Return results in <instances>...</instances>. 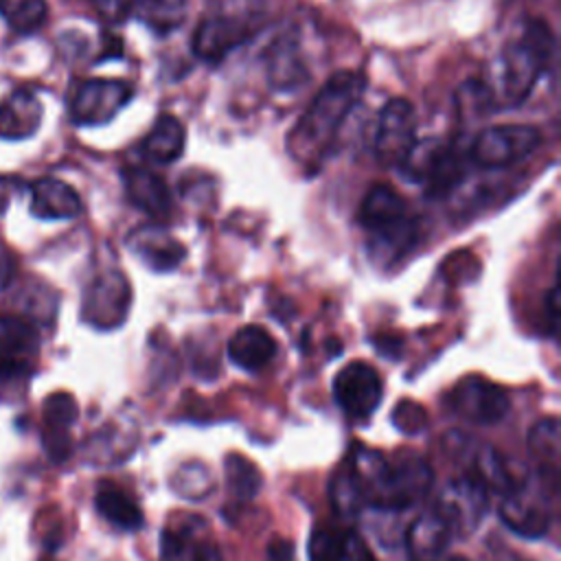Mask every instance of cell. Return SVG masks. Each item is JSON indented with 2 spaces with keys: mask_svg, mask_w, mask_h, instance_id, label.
<instances>
[{
  "mask_svg": "<svg viewBox=\"0 0 561 561\" xmlns=\"http://www.w3.org/2000/svg\"><path fill=\"white\" fill-rule=\"evenodd\" d=\"M366 77L357 70L335 72L313 96L289 136V151L296 162L316 167L331 149L342 123L359 103Z\"/></svg>",
  "mask_w": 561,
  "mask_h": 561,
  "instance_id": "cell-1",
  "label": "cell"
},
{
  "mask_svg": "<svg viewBox=\"0 0 561 561\" xmlns=\"http://www.w3.org/2000/svg\"><path fill=\"white\" fill-rule=\"evenodd\" d=\"M364 497L381 511H401L421 502L434 484L430 462L416 454H401L388 460L381 451L357 445L348 458Z\"/></svg>",
  "mask_w": 561,
  "mask_h": 561,
  "instance_id": "cell-2",
  "label": "cell"
},
{
  "mask_svg": "<svg viewBox=\"0 0 561 561\" xmlns=\"http://www.w3.org/2000/svg\"><path fill=\"white\" fill-rule=\"evenodd\" d=\"M554 53V37L546 22L530 20L522 35L502 53V96L508 105L528 99Z\"/></svg>",
  "mask_w": 561,
  "mask_h": 561,
  "instance_id": "cell-3",
  "label": "cell"
},
{
  "mask_svg": "<svg viewBox=\"0 0 561 561\" xmlns=\"http://www.w3.org/2000/svg\"><path fill=\"white\" fill-rule=\"evenodd\" d=\"M554 493L557 478L537 471L535 480L524 478L513 491L502 497L500 519L519 537H543L552 522L550 497H554Z\"/></svg>",
  "mask_w": 561,
  "mask_h": 561,
  "instance_id": "cell-4",
  "label": "cell"
},
{
  "mask_svg": "<svg viewBox=\"0 0 561 561\" xmlns=\"http://www.w3.org/2000/svg\"><path fill=\"white\" fill-rule=\"evenodd\" d=\"M357 219L383 250L405 252L414 241V221L405 199L388 184H375L366 193Z\"/></svg>",
  "mask_w": 561,
  "mask_h": 561,
  "instance_id": "cell-5",
  "label": "cell"
},
{
  "mask_svg": "<svg viewBox=\"0 0 561 561\" xmlns=\"http://www.w3.org/2000/svg\"><path fill=\"white\" fill-rule=\"evenodd\" d=\"M405 180L423 184L430 195H443L456 186L465 173L456 149L438 138L416 140L399 164Z\"/></svg>",
  "mask_w": 561,
  "mask_h": 561,
  "instance_id": "cell-6",
  "label": "cell"
},
{
  "mask_svg": "<svg viewBox=\"0 0 561 561\" xmlns=\"http://www.w3.org/2000/svg\"><path fill=\"white\" fill-rule=\"evenodd\" d=\"M541 142V134L535 125L504 123L482 129L469 149L473 164L484 169L511 167L528 158Z\"/></svg>",
  "mask_w": 561,
  "mask_h": 561,
  "instance_id": "cell-7",
  "label": "cell"
},
{
  "mask_svg": "<svg viewBox=\"0 0 561 561\" xmlns=\"http://www.w3.org/2000/svg\"><path fill=\"white\" fill-rule=\"evenodd\" d=\"M131 305L129 280L116 272H101L85 287L81 300V320L94 329H116L125 322Z\"/></svg>",
  "mask_w": 561,
  "mask_h": 561,
  "instance_id": "cell-8",
  "label": "cell"
},
{
  "mask_svg": "<svg viewBox=\"0 0 561 561\" xmlns=\"http://www.w3.org/2000/svg\"><path fill=\"white\" fill-rule=\"evenodd\" d=\"M416 110L408 99H390L377 118L375 129V156L381 167L394 169L401 164L410 147L416 142Z\"/></svg>",
  "mask_w": 561,
  "mask_h": 561,
  "instance_id": "cell-9",
  "label": "cell"
},
{
  "mask_svg": "<svg viewBox=\"0 0 561 561\" xmlns=\"http://www.w3.org/2000/svg\"><path fill=\"white\" fill-rule=\"evenodd\" d=\"M134 96V88L121 79H88L70 99V121L94 127L110 123Z\"/></svg>",
  "mask_w": 561,
  "mask_h": 561,
  "instance_id": "cell-10",
  "label": "cell"
},
{
  "mask_svg": "<svg viewBox=\"0 0 561 561\" xmlns=\"http://www.w3.org/2000/svg\"><path fill=\"white\" fill-rule=\"evenodd\" d=\"M489 506V491L471 476H458L449 480L436 502V513L447 522L454 535L471 533Z\"/></svg>",
  "mask_w": 561,
  "mask_h": 561,
  "instance_id": "cell-11",
  "label": "cell"
},
{
  "mask_svg": "<svg viewBox=\"0 0 561 561\" xmlns=\"http://www.w3.org/2000/svg\"><path fill=\"white\" fill-rule=\"evenodd\" d=\"M381 397V377L368 362L355 359L333 377V399L351 419H368L379 408Z\"/></svg>",
  "mask_w": 561,
  "mask_h": 561,
  "instance_id": "cell-12",
  "label": "cell"
},
{
  "mask_svg": "<svg viewBox=\"0 0 561 561\" xmlns=\"http://www.w3.org/2000/svg\"><path fill=\"white\" fill-rule=\"evenodd\" d=\"M449 403L456 414L480 425L497 423L508 412L506 392L497 383L478 375L460 379L449 394Z\"/></svg>",
  "mask_w": 561,
  "mask_h": 561,
  "instance_id": "cell-13",
  "label": "cell"
},
{
  "mask_svg": "<svg viewBox=\"0 0 561 561\" xmlns=\"http://www.w3.org/2000/svg\"><path fill=\"white\" fill-rule=\"evenodd\" d=\"M160 554L164 561H221L206 522L197 515H175L164 526Z\"/></svg>",
  "mask_w": 561,
  "mask_h": 561,
  "instance_id": "cell-14",
  "label": "cell"
},
{
  "mask_svg": "<svg viewBox=\"0 0 561 561\" xmlns=\"http://www.w3.org/2000/svg\"><path fill=\"white\" fill-rule=\"evenodd\" d=\"M248 24L234 15H208L204 18L191 39V50L195 57L208 64H219L228 53L248 39Z\"/></svg>",
  "mask_w": 561,
  "mask_h": 561,
  "instance_id": "cell-15",
  "label": "cell"
},
{
  "mask_svg": "<svg viewBox=\"0 0 561 561\" xmlns=\"http://www.w3.org/2000/svg\"><path fill=\"white\" fill-rule=\"evenodd\" d=\"M127 243L131 252L153 272H171L186 256V248L167 228L158 224L134 230Z\"/></svg>",
  "mask_w": 561,
  "mask_h": 561,
  "instance_id": "cell-16",
  "label": "cell"
},
{
  "mask_svg": "<svg viewBox=\"0 0 561 561\" xmlns=\"http://www.w3.org/2000/svg\"><path fill=\"white\" fill-rule=\"evenodd\" d=\"M454 533L436 508L421 513L405 530V554L410 561H438Z\"/></svg>",
  "mask_w": 561,
  "mask_h": 561,
  "instance_id": "cell-17",
  "label": "cell"
},
{
  "mask_svg": "<svg viewBox=\"0 0 561 561\" xmlns=\"http://www.w3.org/2000/svg\"><path fill=\"white\" fill-rule=\"evenodd\" d=\"M127 199L153 219L171 213V193L164 180L147 167H127L123 171Z\"/></svg>",
  "mask_w": 561,
  "mask_h": 561,
  "instance_id": "cell-18",
  "label": "cell"
},
{
  "mask_svg": "<svg viewBox=\"0 0 561 561\" xmlns=\"http://www.w3.org/2000/svg\"><path fill=\"white\" fill-rule=\"evenodd\" d=\"M81 208L79 193L57 178H39L31 184V213L37 219H72Z\"/></svg>",
  "mask_w": 561,
  "mask_h": 561,
  "instance_id": "cell-19",
  "label": "cell"
},
{
  "mask_svg": "<svg viewBox=\"0 0 561 561\" xmlns=\"http://www.w3.org/2000/svg\"><path fill=\"white\" fill-rule=\"evenodd\" d=\"M42 125V103L28 90H15L0 101V138L22 140Z\"/></svg>",
  "mask_w": 561,
  "mask_h": 561,
  "instance_id": "cell-20",
  "label": "cell"
},
{
  "mask_svg": "<svg viewBox=\"0 0 561 561\" xmlns=\"http://www.w3.org/2000/svg\"><path fill=\"white\" fill-rule=\"evenodd\" d=\"M276 348L278 346L272 333L259 324L237 329L226 346L230 362L243 370H259L267 366L274 359Z\"/></svg>",
  "mask_w": 561,
  "mask_h": 561,
  "instance_id": "cell-21",
  "label": "cell"
},
{
  "mask_svg": "<svg viewBox=\"0 0 561 561\" xmlns=\"http://www.w3.org/2000/svg\"><path fill=\"white\" fill-rule=\"evenodd\" d=\"M184 145H186L184 125L175 116L162 114L153 123L151 131L145 136L140 145V153L151 164H169L184 153Z\"/></svg>",
  "mask_w": 561,
  "mask_h": 561,
  "instance_id": "cell-22",
  "label": "cell"
},
{
  "mask_svg": "<svg viewBox=\"0 0 561 561\" xmlns=\"http://www.w3.org/2000/svg\"><path fill=\"white\" fill-rule=\"evenodd\" d=\"M94 506L101 517L121 530H138L142 526V511L136 500L114 482H101L96 486Z\"/></svg>",
  "mask_w": 561,
  "mask_h": 561,
  "instance_id": "cell-23",
  "label": "cell"
},
{
  "mask_svg": "<svg viewBox=\"0 0 561 561\" xmlns=\"http://www.w3.org/2000/svg\"><path fill=\"white\" fill-rule=\"evenodd\" d=\"M267 75L276 90H294L307 79V68L298 55L296 42L280 39L272 46L267 57Z\"/></svg>",
  "mask_w": 561,
  "mask_h": 561,
  "instance_id": "cell-24",
  "label": "cell"
},
{
  "mask_svg": "<svg viewBox=\"0 0 561 561\" xmlns=\"http://www.w3.org/2000/svg\"><path fill=\"white\" fill-rule=\"evenodd\" d=\"M329 500L333 511L344 517V519H353L359 515L362 506L366 504L364 497V489L355 476V471L351 469V465L337 469L331 478L329 484Z\"/></svg>",
  "mask_w": 561,
  "mask_h": 561,
  "instance_id": "cell-25",
  "label": "cell"
},
{
  "mask_svg": "<svg viewBox=\"0 0 561 561\" xmlns=\"http://www.w3.org/2000/svg\"><path fill=\"white\" fill-rule=\"evenodd\" d=\"M528 447L533 456L539 460L541 471L557 473L559 456H561V434L559 421L554 416L539 419L528 432Z\"/></svg>",
  "mask_w": 561,
  "mask_h": 561,
  "instance_id": "cell-26",
  "label": "cell"
},
{
  "mask_svg": "<svg viewBox=\"0 0 561 561\" xmlns=\"http://www.w3.org/2000/svg\"><path fill=\"white\" fill-rule=\"evenodd\" d=\"M37 348L39 333L28 320L20 316L0 313V351H4V355H33Z\"/></svg>",
  "mask_w": 561,
  "mask_h": 561,
  "instance_id": "cell-27",
  "label": "cell"
},
{
  "mask_svg": "<svg viewBox=\"0 0 561 561\" xmlns=\"http://www.w3.org/2000/svg\"><path fill=\"white\" fill-rule=\"evenodd\" d=\"M224 471H226L228 489L239 500H252L259 493L261 484H263L259 467L252 460H248L245 456H241V454L226 456Z\"/></svg>",
  "mask_w": 561,
  "mask_h": 561,
  "instance_id": "cell-28",
  "label": "cell"
},
{
  "mask_svg": "<svg viewBox=\"0 0 561 561\" xmlns=\"http://www.w3.org/2000/svg\"><path fill=\"white\" fill-rule=\"evenodd\" d=\"M136 13L151 31L169 33L182 24L186 0H138Z\"/></svg>",
  "mask_w": 561,
  "mask_h": 561,
  "instance_id": "cell-29",
  "label": "cell"
},
{
  "mask_svg": "<svg viewBox=\"0 0 561 561\" xmlns=\"http://www.w3.org/2000/svg\"><path fill=\"white\" fill-rule=\"evenodd\" d=\"M46 0H0V15L18 33H33L46 20Z\"/></svg>",
  "mask_w": 561,
  "mask_h": 561,
  "instance_id": "cell-30",
  "label": "cell"
},
{
  "mask_svg": "<svg viewBox=\"0 0 561 561\" xmlns=\"http://www.w3.org/2000/svg\"><path fill=\"white\" fill-rule=\"evenodd\" d=\"M171 486L184 500H204L213 491V478L202 462L191 460L178 467L171 478Z\"/></svg>",
  "mask_w": 561,
  "mask_h": 561,
  "instance_id": "cell-31",
  "label": "cell"
},
{
  "mask_svg": "<svg viewBox=\"0 0 561 561\" xmlns=\"http://www.w3.org/2000/svg\"><path fill=\"white\" fill-rule=\"evenodd\" d=\"M79 408L72 394L68 392H53L44 401V421L46 430H61L68 432V427L77 421Z\"/></svg>",
  "mask_w": 561,
  "mask_h": 561,
  "instance_id": "cell-32",
  "label": "cell"
},
{
  "mask_svg": "<svg viewBox=\"0 0 561 561\" xmlns=\"http://www.w3.org/2000/svg\"><path fill=\"white\" fill-rule=\"evenodd\" d=\"M309 561H344L342 559V535L329 528H316L307 543Z\"/></svg>",
  "mask_w": 561,
  "mask_h": 561,
  "instance_id": "cell-33",
  "label": "cell"
},
{
  "mask_svg": "<svg viewBox=\"0 0 561 561\" xmlns=\"http://www.w3.org/2000/svg\"><path fill=\"white\" fill-rule=\"evenodd\" d=\"M394 427L403 434H419L427 427V410L412 401V399H403L399 401L394 408H392V414H390Z\"/></svg>",
  "mask_w": 561,
  "mask_h": 561,
  "instance_id": "cell-34",
  "label": "cell"
},
{
  "mask_svg": "<svg viewBox=\"0 0 561 561\" xmlns=\"http://www.w3.org/2000/svg\"><path fill=\"white\" fill-rule=\"evenodd\" d=\"M92 2L96 7V13L110 24H121L129 20L138 7V0H92Z\"/></svg>",
  "mask_w": 561,
  "mask_h": 561,
  "instance_id": "cell-35",
  "label": "cell"
},
{
  "mask_svg": "<svg viewBox=\"0 0 561 561\" xmlns=\"http://www.w3.org/2000/svg\"><path fill=\"white\" fill-rule=\"evenodd\" d=\"M342 559L344 561H375L366 541L353 530L342 535Z\"/></svg>",
  "mask_w": 561,
  "mask_h": 561,
  "instance_id": "cell-36",
  "label": "cell"
},
{
  "mask_svg": "<svg viewBox=\"0 0 561 561\" xmlns=\"http://www.w3.org/2000/svg\"><path fill=\"white\" fill-rule=\"evenodd\" d=\"M44 447L48 451V456L59 462L66 460L70 456V436L68 432L61 430H46L44 432Z\"/></svg>",
  "mask_w": 561,
  "mask_h": 561,
  "instance_id": "cell-37",
  "label": "cell"
},
{
  "mask_svg": "<svg viewBox=\"0 0 561 561\" xmlns=\"http://www.w3.org/2000/svg\"><path fill=\"white\" fill-rule=\"evenodd\" d=\"M28 373V366L11 355L0 353V381H11L18 377H24Z\"/></svg>",
  "mask_w": 561,
  "mask_h": 561,
  "instance_id": "cell-38",
  "label": "cell"
},
{
  "mask_svg": "<svg viewBox=\"0 0 561 561\" xmlns=\"http://www.w3.org/2000/svg\"><path fill=\"white\" fill-rule=\"evenodd\" d=\"M18 188V182L13 178H7V175H0V215L7 213L9 204H11V197Z\"/></svg>",
  "mask_w": 561,
  "mask_h": 561,
  "instance_id": "cell-39",
  "label": "cell"
},
{
  "mask_svg": "<svg viewBox=\"0 0 561 561\" xmlns=\"http://www.w3.org/2000/svg\"><path fill=\"white\" fill-rule=\"evenodd\" d=\"M13 276V259L11 252L0 243V285L9 283Z\"/></svg>",
  "mask_w": 561,
  "mask_h": 561,
  "instance_id": "cell-40",
  "label": "cell"
},
{
  "mask_svg": "<svg viewBox=\"0 0 561 561\" xmlns=\"http://www.w3.org/2000/svg\"><path fill=\"white\" fill-rule=\"evenodd\" d=\"M495 561H528V559H524V557H519V554H515L511 550H504L502 554L495 557Z\"/></svg>",
  "mask_w": 561,
  "mask_h": 561,
  "instance_id": "cell-41",
  "label": "cell"
},
{
  "mask_svg": "<svg viewBox=\"0 0 561 561\" xmlns=\"http://www.w3.org/2000/svg\"><path fill=\"white\" fill-rule=\"evenodd\" d=\"M447 561H467V559L465 557H449Z\"/></svg>",
  "mask_w": 561,
  "mask_h": 561,
  "instance_id": "cell-42",
  "label": "cell"
}]
</instances>
